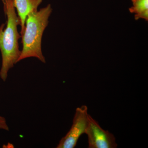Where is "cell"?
<instances>
[{
    "label": "cell",
    "mask_w": 148,
    "mask_h": 148,
    "mask_svg": "<svg viewBox=\"0 0 148 148\" xmlns=\"http://www.w3.org/2000/svg\"><path fill=\"white\" fill-rule=\"evenodd\" d=\"M88 136V148H116L117 144L112 133L103 129L98 122L90 116L85 133Z\"/></svg>",
    "instance_id": "277c9868"
},
{
    "label": "cell",
    "mask_w": 148,
    "mask_h": 148,
    "mask_svg": "<svg viewBox=\"0 0 148 148\" xmlns=\"http://www.w3.org/2000/svg\"><path fill=\"white\" fill-rule=\"evenodd\" d=\"M0 130H3L6 131H8L9 130L5 119L1 116H0Z\"/></svg>",
    "instance_id": "52a82bcc"
},
{
    "label": "cell",
    "mask_w": 148,
    "mask_h": 148,
    "mask_svg": "<svg viewBox=\"0 0 148 148\" xmlns=\"http://www.w3.org/2000/svg\"><path fill=\"white\" fill-rule=\"evenodd\" d=\"M3 4L7 21L5 29V24L0 27V50L2 58L0 77L5 82L10 69L18 62L21 52L18 41L21 36L17 30V26L20 24V20L16 15L13 0H4Z\"/></svg>",
    "instance_id": "6da1fadb"
},
{
    "label": "cell",
    "mask_w": 148,
    "mask_h": 148,
    "mask_svg": "<svg viewBox=\"0 0 148 148\" xmlns=\"http://www.w3.org/2000/svg\"><path fill=\"white\" fill-rule=\"evenodd\" d=\"M43 0H13V5L16 8L21 27V34L25 28V21L28 14L32 11L38 10V7Z\"/></svg>",
    "instance_id": "5b68a950"
},
{
    "label": "cell",
    "mask_w": 148,
    "mask_h": 148,
    "mask_svg": "<svg viewBox=\"0 0 148 148\" xmlns=\"http://www.w3.org/2000/svg\"><path fill=\"white\" fill-rule=\"evenodd\" d=\"M52 10L51 5L49 4L39 11H32L27 15L25 28L21 34L23 48L18 62L25 58L35 57L46 63L42 51V39Z\"/></svg>",
    "instance_id": "7a4b0ae2"
},
{
    "label": "cell",
    "mask_w": 148,
    "mask_h": 148,
    "mask_svg": "<svg viewBox=\"0 0 148 148\" xmlns=\"http://www.w3.org/2000/svg\"><path fill=\"white\" fill-rule=\"evenodd\" d=\"M133 6L129 9L130 12L135 14L136 20L144 18L148 21V0H131Z\"/></svg>",
    "instance_id": "8992f818"
},
{
    "label": "cell",
    "mask_w": 148,
    "mask_h": 148,
    "mask_svg": "<svg viewBox=\"0 0 148 148\" xmlns=\"http://www.w3.org/2000/svg\"><path fill=\"white\" fill-rule=\"evenodd\" d=\"M1 1H2L3 2V3H4V0H1Z\"/></svg>",
    "instance_id": "ba28073f"
},
{
    "label": "cell",
    "mask_w": 148,
    "mask_h": 148,
    "mask_svg": "<svg viewBox=\"0 0 148 148\" xmlns=\"http://www.w3.org/2000/svg\"><path fill=\"white\" fill-rule=\"evenodd\" d=\"M89 115L87 106L84 105L77 108L71 129L60 140L56 148H75L80 137L85 133Z\"/></svg>",
    "instance_id": "3957f363"
}]
</instances>
